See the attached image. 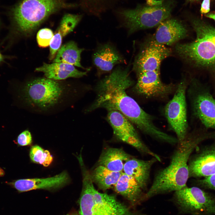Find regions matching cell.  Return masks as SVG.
<instances>
[{"instance_id": "32", "label": "cell", "mask_w": 215, "mask_h": 215, "mask_svg": "<svg viewBox=\"0 0 215 215\" xmlns=\"http://www.w3.org/2000/svg\"><path fill=\"white\" fill-rule=\"evenodd\" d=\"M165 0H145L148 6H155L161 4Z\"/></svg>"}, {"instance_id": "36", "label": "cell", "mask_w": 215, "mask_h": 215, "mask_svg": "<svg viewBox=\"0 0 215 215\" xmlns=\"http://www.w3.org/2000/svg\"><path fill=\"white\" fill-rule=\"evenodd\" d=\"M188 0L189 1H196V0Z\"/></svg>"}, {"instance_id": "7", "label": "cell", "mask_w": 215, "mask_h": 215, "mask_svg": "<svg viewBox=\"0 0 215 215\" xmlns=\"http://www.w3.org/2000/svg\"><path fill=\"white\" fill-rule=\"evenodd\" d=\"M173 199L179 210L184 213L215 215V196L198 187L186 185L174 192Z\"/></svg>"}, {"instance_id": "8", "label": "cell", "mask_w": 215, "mask_h": 215, "mask_svg": "<svg viewBox=\"0 0 215 215\" xmlns=\"http://www.w3.org/2000/svg\"><path fill=\"white\" fill-rule=\"evenodd\" d=\"M64 89L59 82L46 78H38L29 82L24 91L27 101L31 105L47 109L59 102Z\"/></svg>"}, {"instance_id": "21", "label": "cell", "mask_w": 215, "mask_h": 215, "mask_svg": "<svg viewBox=\"0 0 215 215\" xmlns=\"http://www.w3.org/2000/svg\"><path fill=\"white\" fill-rule=\"evenodd\" d=\"M131 157L122 148H108L100 156L99 165L113 171L122 172L125 164Z\"/></svg>"}, {"instance_id": "9", "label": "cell", "mask_w": 215, "mask_h": 215, "mask_svg": "<svg viewBox=\"0 0 215 215\" xmlns=\"http://www.w3.org/2000/svg\"><path fill=\"white\" fill-rule=\"evenodd\" d=\"M187 82L183 78L176 86L173 98L165 108V114L171 128L176 134L178 142L188 134L186 91Z\"/></svg>"}, {"instance_id": "19", "label": "cell", "mask_w": 215, "mask_h": 215, "mask_svg": "<svg viewBox=\"0 0 215 215\" xmlns=\"http://www.w3.org/2000/svg\"><path fill=\"white\" fill-rule=\"evenodd\" d=\"M35 70L42 72L47 78L55 80L69 77L79 78L86 75L87 73L78 70L73 65L61 62L50 64L44 63L42 66L36 68Z\"/></svg>"}, {"instance_id": "18", "label": "cell", "mask_w": 215, "mask_h": 215, "mask_svg": "<svg viewBox=\"0 0 215 215\" xmlns=\"http://www.w3.org/2000/svg\"><path fill=\"white\" fill-rule=\"evenodd\" d=\"M93 61L99 75L111 71L115 65L124 62L116 48L109 43L99 47L93 54Z\"/></svg>"}, {"instance_id": "25", "label": "cell", "mask_w": 215, "mask_h": 215, "mask_svg": "<svg viewBox=\"0 0 215 215\" xmlns=\"http://www.w3.org/2000/svg\"><path fill=\"white\" fill-rule=\"evenodd\" d=\"M82 16L81 15L66 14L62 18L59 25L54 35L62 39L63 37L72 31L80 21Z\"/></svg>"}, {"instance_id": "24", "label": "cell", "mask_w": 215, "mask_h": 215, "mask_svg": "<svg viewBox=\"0 0 215 215\" xmlns=\"http://www.w3.org/2000/svg\"><path fill=\"white\" fill-rule=\"evenodd\" d=\"M124 0H80V5L88 14L99 16Z\"/></svg>"}, {"instance_id": "10", "label": "cell", "mask_w": 215, "mask_h": 215, "mask_svg": "<svg viewBox=\"0 0 215 215\" xmlns=\"http://www.w3.org/2000/svg\"><path fill=\"white\" fill-rule=\"evenodd\" d=\"M191 105L194 116L206 129L215 130V98L198 82L191 81Z\"/></svg>"}, {"instance_id": "30", "label": "cell", "mask_w": 215, "mask_h": 215, "mask_svg": "<svg viewBox=\"0 0 215 215\" xmlns=\"http://www.w3.org/2000/svg\"><path fill=\"white\" fill-rule=\"evenodd\" d=\"M53 160V157L50 152L48 150H45L44 151L39 164L44 167H47L51 164Z\"/></svg>"}, {"instance_id": "11", "label": "cell", "mask_w": 215, "mask_h": 215, "mask_svg": "<svg viewBox=\"0 0 215 215\" xmlns=\"http://www.w3.org/2000/svg\"><path fill=\"white\" fill-rule=\"evenodd\" d=\"M171 53V49L157 43L151 38L141 48L135 57L133 69L136 74L146 71L160 70L162 62Z\"/></svg>"}, {"instance_id": "14", "label": "cell", "mask_w": 215, "mask_h": 215, "mask_svg": "<svg viewBox=\"0 0 215 215\" xmlns=\"http://www.w3.org/2000/svg\"><path fill=\"white\" fill-rule=\"evenodd\" d=\"M70 182L69 175L64 171L51 177L19 179L10 184L18 191L22 192L36 189H57L65 186Z\"/></svg>"}, {"instance_id": "27", "label": "cell", "mask_w": 215, "mask_h": 215, "mask_svg": "<svg viewBox=\"0 0 215 215\" xmlns=\"http://www.w3.org/2000/svg\"><path fill=\"white\" fill-rule=\"evenodd\" d=\"M44 151V150L39 145H36L32 146L30 152L31 160L34 163L39 164Z\"/></svg>"}, {"instance_id": "3", "label": "cell", "mask_w": 215, "mask_h": 215, "mask_svg": "<svg viewBox=\"0 0 215 215\" xmlns=\"http://www.w3.org/2000/svg\"><path fill=\"white\" fill-rule=\"evenodd\" d=\"M192 24L196 39L191 42L177 44L176 52L183 59L195 66L215 67V28L198 19H193Z\"/></svg>"}, {"instance_id": "35", "label": "cell", "mask_w": 215, "mask_h": 215, "mask_svg": "<svg viewBox=\"0 0 215 215\" xmlns=\"http://www.w3.org/2000/svg\"><path fill=\"white\" fill-rule=\"evenodd\" d=\"M67 215H78L77 214L74 213H71Z\"/></svg>"}, {"instance_id": "34", "label": "cell", "mask_w": 215, "mask_h": 215, "mask_svg": "<svg viewBox=\"0 0 215 215\" xmlns=\"http://www.w3.org/2000/svg\"><path fill=\"white\" fill-rule=\"evenodd\" d=\"M4 57L0 53V63L4 61Z\"/></svg>"}, {"instance_id": "17", "label": "cell", "mask_w": 215, "mask_h": 215, "mask_svg": "<svg viewBox=\"0 0 215 215\" xmlns=\"http://www.w3.org/2000/svg\"><path fill=\"white\" fill-rule=\"evenodd\" d=\"M158 161L154 157L144 160L132 157L125 164L123 172L134 178L144 191L146 190L149 182L151 169Z\"/></svg>"}, {"instance_id": "28", "label": "cell", "mask_w": 215, "mask_h": 215, "mask_svg": "<svg viewBox=\"0 0 215 215\" xmlns=\"http://www.w3.org/2000/svg\"><path fill=\"white\" fill-rule=\"evenodd\" d=\"M17 141L18 144L20 146L30 145L32 142V137L30 132L26 130L22 132L18 136Z\"/></svg>"}, {"instance_id": "23", "label": "cell", "mask_w": 215, "mask_h": 215, "mask_svg": "<svg viewBox=\"0 0 215 215\" xmlns=\"http://www.w3.org/2000/svg\"><path fill=\"white\" fill-rule=\"evenodd\" d=\"M122 172L113 171L98 165L94 169L91 176L93 182H96L100 189L106 190L114 186Z\"/></svg>"}, {"instance_id": "2", "label": "cell", "mask_w": 215, "mask_h": 215, "mask_svg": "<svg viewBox=\"0 0 215 215\" xmlns=\"http://www.w3.org/2000/svg\"><path fill=\"white\" fill-rule=\"evenodd\" d=\"M211 134L193 131L188 133L183 141L178 142L169 164L156 174L144 199L174 192L186 186L189 178L188 164L190 156L199 143L211 136Z\"/></svg>"}, {"instance_id": "16", "label": "cell", "mask_w": 215, "mask_h": 215, "mask_svg": "<svg viewBox=\"0 0 215 215\" xmlns=\"http://www.w3.org/2000/svg\"><path fill=\"white\" fill-rule=\"evenodd\" d=\"M190 177H204L215 174V145L206 148L188 164Z\"/></svg>"}, {"instance_id": "12", "label": "cell", "mask_w": 215, "mask_h": 215, "mask_svg": "<svg viewBox=\"0 0 215 215\" xmlns=\"http://www.w3.org/2000/svg\"><path fill=\"white\" fill-rule=\"evenodd\" d=\"M108 111L107 119L115 136L141 153L145 155L150 153V149L141 140L133 124L118 111L113 110Z\"/></svg>"}, {"instance_id": "20", "label": "cell", "mask_w": 215, "mask_h": 215, "mask_svg": "<svg viewBox=\"0 0 215 215\" xmlns=\"http://www.w3.org/2000/svg\"><path fill=\"white\" fill-rule=\"evenodd\" d=\"M115 191L132 205L144 199L145 194L135 180L123 172L114 186Z\"/></svg>"}, {"instance_id": "5", "label": "cell", "mask_w": 215, "mask_h": 215, "mask_svg": "<svg viewBox=\"0 0 215 215\" xmlns=\"http://www.w3.org/2000/svg\"><path fill=\"white\" fill-rule=\"evenodd\" d=\"M76 5L66 0H22L13 10V17L19 30L29 33L51 15Z\"/></svg>"}, {"instance_id": "6", "label": "cell", "mask_w": 215, "mask_h": 215, "mask_svg": "<svg viewBox=\"0 0 215 215\" xmlns=\"http://www.w3.org/2000/svg\"><path fill=\"white\" fill-rule=\"evenodd\" d=\"M174 3V0H165L158 6L139 5L133 9H121L116 14L130 34L153 27L169 18Z\"/></svg>"}, {"instance_id": "4", "label": "cell", "mask_w": 215, "mask_h": 215, "mask_svg": "<svg viewBox=\"0 0 215 215\" xmlns=\"http://www.w3.org/2000/svg\"><path fill=\"white\" fill-rule=\"evenodd\" d=\"M85 167L81 168L83 179L79 202L80 215H143L133 212L114 196L97 191L91 174Z\"/></svg>"}, {"instance_id": "26", "label": "cell", "mask_w": 215, "mask_h": 215, "mask_svg": "<svg viewBox=\"0 0 215 215\" xmlns=\"http://www.w3.org/2000/svg\"><path fill=\"white\" fill-rule=\"evenodd\" d=\"M54 34L53 31L48 28L40 30L37 35V40L40 47H45L49 46Z\"/></svg>"}, {"instance_id": "13", "label": "cell", "mask_w": 215, "mask_h": 215, "mask_svg": "<svg viewBox=\"0 0 215 215\" xmlns=\"http://www.w3.org/2000/svg\"><path fill=\"white\" fill-rule=\"evenodd\" d=\"M137 75L135 90L146 98H165L176 89V86L174 84H166L162 81L160 70L145 71Z\"/></svg>"}, {"instance_id": "29", "label": "cell", "mask_w": 215, "mask_h": 215, "mask_svg": "<svg viewBox=\"0 0 215 215\" xmlns=\"http://www.w3.org/2000/svg\"><path fill=\"white\" fill-rule=\"evenodd\" d=\"M197 182L203 187L215 190V174L205 177Z\"/></svg>"}, {"instance_id": "22", "label": "cell", "mask_w": 215, "mask_h": 215, "mask_svg": "<svg viewBox=\"0 0 215 215\" xmlns=\"http://www.w3.org/2000/svg\"><path fill=\"white\" fill-rule=\"evenodd\" d=\"M84 50L79 48L74 41H69L61 47L53 62L67 63L84 69L80 63L81 55Z\"/></svg>"}, {"instance_id": "31", "label": "cell", "mask_w": 215, "mask_h": 215, "mask_svg": "<svg viewBox=\"0 0 215 215\" xmlns=\"http://www.w3.org/2000/svg\"><path fill=\"white\" fill-rule=\"evenodd\" d=\"M211 0H203L202 3L200 12L202 14H206L210 11Z\"/></svg>"}, {"instance_id": "1", "label": "cell", "mask_w": 215, "mask_h": 215, "mask_svg": "<svg viewBox=\"0 0 215 215\" xmlns=\"http://www.w3.org/2000/svg\"><path fill=\"white\" fill-rule=\"evenodd\" d=\"M129 67H117L99 83L98 97L87 110L99 108L118 111L145 134L159 140L165 133L157 127L152 116L145 112L126 90L133 84L129 76Z\"/></svg>"}, {"instance_id": "33", "label": "cell", "mask_w": 215, "mask_h": 215, "mask_svg": "<svg viewBox=\"0 0 215 215\" xmlns=\"http://www.w3.org/2000/svg\"><path fill=\"white\" fill-rule=\"evenodd\" d=\"M205 16L208 18L213 19L215 22V13H208L205 14Z\"/></svg>"}, {"instance_id": "15", "label": "cell", "mask_w": 215, "mask_h": 215, "mask_svg": "<svg viewBox=\"0 0 215 215\" xmlns=\"http://www.w3.org/2000/svg\"><path fill=\"white\" fill-rule=\"evenodd\" d=\"M186 27L181 21L169 18L159 25L152 38L157 43L171 45L188 36Z\"/></svg>"}]
</instances>
